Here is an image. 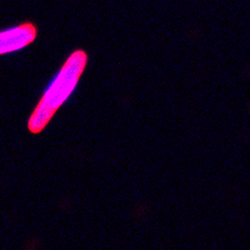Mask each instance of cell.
Returning a JSON list of instances; mask_svg holds the SVG:
<instances>
[{
  "instance_id": "1",
  "label": "cell",
  "mask_w": 250,
  "mask_h": 250,
  "mask_svg": "<svg viewBox=\"0 0 250 250\" xmlns=\"http://www.w3.org/2000/svg\"><path fill=\"white\" fill-rule=\"evenodd\" d=\"M88 64V55L84 50H75L71 53L62 64L59 74L55 77L43 97L40 98L34 111L29 118L28 129L30 133L39 134L44 130L51 118L54 117L58 109L77 86L80 77Z\"/></svg>"
},
{
  "instance_id": "2",
  "label": "cell",
  "mask_w": 250,
  "mask_h": 250,
  "mask_svg": "<svg viewBox=\"0 0 250 250\" xmlns=\"http://www.w3.org/2000/svg\"><path fill=\"white\" fill-rule=\"evenodd\" d=\"M38 34L37 26L33 23H24L15 28L1 31L0 34V54H8L20 50L31 44Z\"/></svg>"
}]
</instances>
